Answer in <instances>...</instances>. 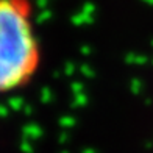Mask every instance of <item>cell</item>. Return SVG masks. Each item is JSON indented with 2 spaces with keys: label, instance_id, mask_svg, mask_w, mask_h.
Segmentation results:
<instances>
[{
  "label": "cell",
  "instance_id": "obj_1",
  "mask_svg": "<svg viewBox=\"0 0 153 153\" xmlns=\"http://www.w3.org/2000/svg\"><path fill=\"white\" fill-rule=\"evenodd\" d=\"M42 64L31 0H0V95L30 85Z\"/></svg>",
  "mask_w": 153,
  "mask_h": 153
}]
</instances>
